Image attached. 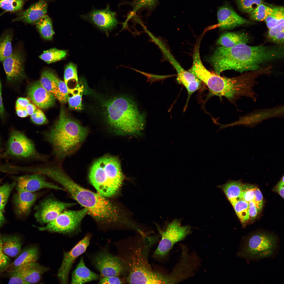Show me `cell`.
Masks as SVG:
<instances>
[{
  "label": "cell",
  "instance_id": "e575fe53",
  "mask_svg": "<svg viewBox=\"0 0 284 284\" xmlns=\"http://www.w3.org/2000/svg\"><path fill=\"white\" fill-rule=\"evenodd\" d=\"M66 50L52 48L45 50L39 57L47 63L55 62L64 58L66 55Z\"/></svg>",
  "mask_w": 284,
  "mask_h": 284
},
{
  "label": "cell",
  "instance_id": "3957f363",
  "mask_svg": "<svg viewBox=\"0 0 284 284\" xmlns=\"http://www.w3.org/2000/svg\"><path fill=\"white\" fill-rule=\"evenodd\" d=\"M283 47L240 44L231 48L220 46L210 59L215 73L227 70L242 73L263 69L267 63L283 57Z\"/></svg>",
  "mask_w": 284,
  "mask_h": 284
},
{
  "label": "cell",
  "instance_id": "816d5d0a",
  "mask_svg": "<svg viewBox=\"0 0 284 284\" xmlns=\"http://www.w3.org/2000/svg\"><path fill=\"white\" fill-rule=\"evenodd\" d=\"M9 273L11 277L9 284H29L18 275L12 272Z\"/></svg>",
  "mask_w": 284,
  "mask_h": 284
},
{
  "label": "cell",
  "instance_id": "bcb514c9",
  "mask_svg": "<svg viewBox=\"0 0 284 284\" xmlns=\"http://www.w3.org/2000/svg\"><path fill=\"white\" fill-rule=\"evenodd\" d=\"M10 259L3 252L1 236L0 235V272L6 269L10 264Z\"/></svg>",
  "mask_w": 284,
  "mask_h": 284
},
{
  "label": "cell",
  "instance_id": "ab89813d",
  "mask_svg": "<svg viewBox=\"0 0 284 284\" xmlns=\"http://www.w3.org/2000/svg\"><path fill=\"white\" fill-rule=\"evenodd\" d=\"M264 0H236L239 8L242 11L249 13L263 4Z\"/></svg>",
  "mask_w": 284,
  "mask_h": 284
},
{
  "label": "cell",
  "instance_id": "1f68e13d",
  "mask_svg": "<svg viewBox=\"0 0 284 284\" xmlns=\"http://www.w3.org/2000/svg\"><path fill=\"white\" fill-rule=\"evenodd\" d=\"M13 36V32L11 29L6 30L0 36V62H2L12 54Z\"/></svg>",
  "mask_w": 284,
  "mask_h": 284
},
{
  "label": "cell",
  "instance_id": "d590c367",
  "mask_svg": "<svg viewBox=\"0 0 284 284\" xmlns=\"http://www.w3.org/2000/svg\"><path fill=\"white\" fill-rule=\"evenodd\" d=\"M64 80L68 89L71 87V82L77 85L78 83L77 65L72 62L69 63L65 67L64 73Z\"/></svg>",
  "mask_w": 284,
  "mask_h": 284
},
{
  "label": "cell",
  "instance_id": "603a6c76",
  "mask_svg": "<svg viewBox=\"0 0 284 284\" xmlns=\"http://www.w3.org/2000/svg\"><path fill=\"white\" fill-rule=\"evenodd\" d=\"M47 9L46 2L40 0L31 5L25 10L18 12L16 17L13 21H20L28 24L35 23L46 15Z\"/></svg>",
  "mask_w": 284,
  "mask_h": 284
},
{
  "label": "cell",
  "instance_id": "7402d4cb",
  "mask_svg": "<svg viewBox=\"0 0 284 284\" xmlns=\"http://www.w3.org/2000/svg\"><path fill=\"white\" fill-rule=\"evenodd\" d=\"M27 93L29 98L36 106L42 109L52 106L56 99L42 86L39 81L31 85Z\"/></svg>",
  "mask_w": 284,
  "mask_h": 284
},
{
  "label": "cell",
  "instance_id": "5b68a950",
  "mask_svg": "<svg viewBox=\"0 0 284 284\" xmlns=\"http://www.w3.org/2000/svg\"><path fill=\"white\" fill-rule=\"evenodd\" d=\"M87 134V129L70 118L61 108L58 119L42 135L51 146L54 160L62 163L76 149Z\"/></svg>",
  "mask_w": 284,
  "mask_h": 284
},
{
  "label": "cell",
  "instance_id": "8992f818",
  "mask_svg": "<svg viewBox=\"0 0 284 284\" xmlns=\"http://www.w3.org/2000/svg\"><path fill=\"white\" fill-rule=\"evenodd\" d=\"M72 197L87 209V214L101 225L118 226L130 230L135 227V222L128 219L117 206L98 193L79 185Z\"/></svg>",
  "mask_w": 284,
  "mask_h": 284
},
{
  "label": "cell",
  "instance_id": "cb8c5ba5",
  "mask_svg": "<svg viewBox=\"0 0 284 284\" xmlns=\"http://www.w3.org/2000/svg\"><path fill=\"white\" fill-rule=\"evenodd\" d=\"M48 268L40 265L36 261L30 262L13 271L16 273L30 283H35L40 280L41 276L48 270Z\"/></svg>",
  "mask_w": 284,
  "mask_h": 284
},
{
  "label": "cell",
  "instance_id": "60d3db41",
  "mask_svg": "<svg viewBox=\"0 0 284 284\" xmlns=\"http://www.w3.org/2000/svg\"><path fill=\"white\" fill-rule=\"evenodd\" d=\"M24 0H0V8L8 11L18 12L22 8Z\"/></svg>",
  "mask_w": 284,
  "mask_h": 284
},
{
  "label": "cell",
  "instance_id": "30bf717a",
  "mask_svg": "<svg viewBox=\"0 0 284 284\" xmlns=\"http://www.w3.org/2000/svg\"><path fill=\"white\" fill-rule=\"evenodd\" d=\"M87 255L92 265L99 272L100 278L117 276L125 278L128 274L127 268L124 262L117 255L112 254L106 249L100 248Z\"/></svg>",
  "mask_w": 284,
  "mask_h": 284
},
{
  "label": "cell",
  "instance_id": "b9f144b4",
  "mask_svg": "<svg viewBox=\"0 0 284 284\" xmlns=\"http://www.w3.org/2000/svg\"><path fill=\"white\" fill-rule=\"evenodd\" d=\"M16 183H6L0 186V210L4 212L10 193Z\"/></svg>",
  "mask_w": 284,
  "mask_h": 284
},
{
  "label": "cell",
  "instance_id": "6da1fadb",
  "mask_svg": "<svg viewBox=\"0 0 284 284\" xmlns=\"http://www.w3.org/2000/svg\"><path fill=\"white\" fill-rule=\"evenodd\" d=\"M104 88L95 90L86 85L84 95L90 99L84 108L92 118L99 119L119 133L139 134L144 128L145 117L136 104L116 89Z\"/></svg>",
  "mask_w": 284,
  "mask_h": 284
},
{
  "label": "cell",
  "instance_id": "9a60e30c",
  "mask_svg": "<svg viewBox=\"0 0 284 284\" xmlns=\"http://www.w3.org/2000/svg\"><path fill=\"white\" fill-rule=\"evenodd\" d=\"M91 237L90 234H87L70 251L64 253L58 274L60 283H68L69 274L73 263L79 256L85 252L90 244Z\"/></svg>",
  "mask_w": 284,
  "mask_h": 284
},
{
  "label": "cell",
  "instance_id": "ac0fdd59",
  "mask_svg": "<svg viewBox=\"0 0 284 284\" xmlns=\"http://www.w3.org/2000/svg\"><path fill=\"white\" fill-rule=\"evenodd\" d=\"M24 62L23 53L17 47L14 48L11 54L2 62L8 82H16L24 78Z\"/></svg>",
  "mask_w": 284,
  "mask_h": 284
},
{
  "label": "cell",
  "instance_id": "680465c9",
  "mask_svg": "<svg viewBox=\"0 0 284 284\" xmlns=\"http://www.w3.org/2000/svg\"><path fill=\"white\" fill-rule=\"evenodd\" d=\"M37 108L35 105L31 103L27 105L26 108L28 115H31L34 112Z\"/></svg>",
  "mask_w": 284,
  "mask_h": 284
},
{
  "label": "cell",
  "instance_id": "db71d44e",
  "mask_svg": "<svg viewBox=\"0 0 284 284\" xmlns=\"http://www.w3.org/2000/svg\"><path fill=\"white\" fill-rule=\"evenodd\" d=\"M284 176L274 189L282 198H284Z\"/></svg>",
  "mask_w": 284,
  "mask_h": 284
},
{
  "label": "cell",
  "instance_id": "8fae6325",
  "mask_svg": "<svg viewBox=\"0 0 284 284\" xmlns=\"http://www.w3.org/2000/svg\"><path fill=\"white\" fill-rule=\"evenodd\" d=\"M157 227L161 239L153 255L157 259L166 257L175 244L183 240L191 232L190 226L182 225L180 221L176 219L169 223L164 231L158 226Z\"/></svg>",
  "mask_w": 284,
  "mask_h": 284
},
{
  "label": "cell",
  "instance_id": "83f0119b",
  "mask_svg": "<svg viewBox=\"0 0 284 284\" xmlns=\"http://www.w3.org/2000/svg\"><path fill=\"white\" fill-rule=\"evenodd\" d=\"M249 40V38L246 34L228 32L220 36L217 39V43L221 46L229 48L240 44H247Z\"/></svg>",
  "mask_w": 284,
  "mask_h": 284
},
{
  "label": "cell",
  "instance_id": "8d00e7d4",
  "mask_svg": "<svg viewBox=\"0 0 284 284\" xmlns=\"http://www.w3.org/2000/svg\"><path fill=\"white\" fill-rule=\"evenodd\" d=\"M273 9V11L267 16L264 21L269 29L277 24L284 22V10L283 7H276Z\"/></svg>",
  "mask_w": 284,
  "mask_h": 284
},
{
  "label": "cell",
  "instance_id": "681fc988",
  "mask_svg": "<svg viewBox=\"0 0 284 284\" xmlns=\"http://www.w3.org/2000/svg\"><path fill=\"white\" fill-rule=\"evenodd\" d=\"M259 212L261 210L263 204V197L259 189L257 187L254 198L253 200Z\"/></svg>",
  "mask_w": 284,
  "mask_h": 284
},
{
  "label": "cell",
  "instance_id": "5bb4252c",
  "mask_svg": "<svg viewBox=\"0 0 284 284\" xmlns=\"http://www.w3.org/2000/svg\"><path fill=\"white\" fill-rule=\"evenodd\" d=\"M75 204L62 202L52 197H48L35 206L34 216L39 223L47 224L55 219L64 210Z\"/></svg>",
  "mask_w": 284,
  "mask_h": 284
},
{
  "label": "cell",
  "instance_id": "ee69618b",
  "mask_svg": "<svg viewBox=\"0 0 284 284\" xmlns=\"http://www.w3.org/2000/svg\"><path fill=\"white\" fill-rule=\"evenodd\" d=\"M58 87V94L56 99L62 103L67 102L68 89L64 81L58 79L57 80Z\"/></svg>",
  "mask_w": 284,
  "mask_h": 284
},
{
  "label": "cell",
  "instance_id": "f6af8a7d",
  "mask_svg": "<svg viewBox=\"0 0 284 284\" xmlns=\"http://www.w3.org/2000/svg\"><path fill=\"white\" fill-rule=\"evenodd\" d=\"M31 116L33 122L37 125L45 124L48 122L47 118L44 113L39 108H37Z\"/></svg>",
  "mask_w": 284,
  "mask_h": 284
},
{
  "label": "cell",
  "instance_id": "c3c4849f",
  "mask_svg": "<svg viewBox=\"0 0 284 284\" xmlns=\"http://www.w3.org/2000/svg\"><path fill=\"white\" fill-rule=\"evenodd\" d=\"M268 29L267 36L270 40L277 34L284 31V22L280 23Z\"/></svg>",
  "mask_w": 284,
  "mask_h": 284
},
{
  "label": "cell",
  "instance_id": "9f6ffc18",
  "mask_svg": "<svg viewBox=\"0 0 284 284\" xmlns=\"http://www.w3.org/2000/svg\"><path fill=\"white\" fill-rule=\"evenodd\" d=\"M16 108L17 114L19 117L24 118L28 115L26 108Z\"/></svg>",
  "mask_w": 284,
  "mask_h": 284
},
{
  "label": "cell",
  "instance_id": "f35d334b",
  "mask_svg": "<svg viewBox=\"0 0 284 284\" xmlns=\"http://www.w3.org/2000/svg\"><path fill=\"white\" fill-rule=\"evenodd\" d=\"M273 11V9L263 4L259 5L256 8L249 13V16L251 19L262 21L265 20L266 17L270 15Z\"/></svg>",
  "mask_w": 284,
  "mask_h": 284
},
{
  "label": "cell",
  "instance_id": "44dd1931",
  "mask_svg": "<svg viewBox=\"0 0 284 284\" xmlns=\"http://www.w3.org/2000/svg\"><path fill=\"white\" fill-rule=\"evenodd\" d=\"M217 17L219 27L223 30H229L241 25L250 23L249 21L241 17L231 7L224 6L219 8Z\"/></svg>",
  "mask_w": 284,
  "mask_h": 284
},
{
  "label": "cell",
  "instance_id": "ba28073f",
  "mask_svg": "<svg viewBox=\"0 0 284 284\" xmlns=\"http://www.w3.org/2000/svg\"><path fill=\"white\" fill-rule=\"evenodd\" d=\"M277 236L265 231H258L244 237L237 255L246 260L255 261L273 257L279 248Z\"/></svg>",
  "mask_w": 284,
  "mask_h": 284
},
{
  "label": "cell",
  "instance_id": "277c9868",
  "mask_svg": "<svg viewBox=\"0 0 284 284\" xmlns=\"http://www.w3.org/2000/svg\"><path fill=\"white\" fill-rule=\"evenodd\" d=\"M199 44L195 47L193 63L189 70L208 88L210 95L220 98H226L236 105V102L241 97H251L253 94L254 83L252 78L246 73L232 78L222 77L208 70L203 64L199 53Z\"/></svg>",
  "mask_w": 284,
  "mask_h": 284
},
{
  "label": "cell",
  "instance_id": "f907efd6",
  "mask_svg": "<svg viewBox=\"0 0 284 284\" xmlns=\"http://www.w3.org/2000/svg\"><path fill=\"white\" fill-rule=\"evenodd\" d=\"M248 204L249 220H251L255 218L258 212L253 201L249 202Z\"/></svg>",
  "mask_w": 284,
  "mask_h": 284
},
{
  "label": "cell",
  "instance_id": "f5cc1de1",
  "mask_svg": "<svg viewBox=\"0 0 284 284\" xmlns=\"http://www.w3.org/2000/svg\"><path fill=\"white\" fill-rule=\"evenodd\" d=\"M30 103V100L27 98L19 97L17 100L16 108H26L27 105Z\"/></svg>",
  "mask_w": 284,
  "mask_h": 284
},
{
  "label": "cell",
  "instance_id": "2e32d148",
  "mask_svg": "<svg viewBox=\"0 0 284 284\" xmlns=\"http://www.w3.org/2000/svg\"><path fill=\"white\" fill-rule=\"evenodd\" d=\"M116 15V13L111 10L109 5L108 4L104 9L93 8L88 13L81 15L80 17L104 31L107 35L109 31L115 27L118 23Z\"/></svg>",
  "mask_w": 284,
  "mask_h": 284
},
{
  "label": "cell",
  "instance_id": "4fadbf2b",
  "mask_svg": "<svg viewBox=\"0 0 284 284\" xmlns=\"http://www.w3.org/2000/svg\"><path fill=\"white\" fill-rule=\"evenodd\" d=\"M181 247L180 261L168 274L169 284L177 283L192 276L200 266V260L196 253H190L185 246Z\"/></svg>",
  "mask_w": 284,
  "mask_h": 284
},
{
  "label": "cell",
  "instance_id": "7dc6e473",
  "mask_svg": "<svg viewBox=\"0 0 284 284\" xmlns=\"http://www.w3.org/2000/svg\"><path fill=\"white\" fill-rule=\"evenodd\" d=\"M99 282L100 284H118L126 283L125 278L117 276L100 278Z\"/></svg>",
  "mask_w": 284,
  "mask_h": 284
},
{
  "label": "cell",
  "instance_id": "52a82bcc",
  "mask_svg": "<svg viewBox=\"0 0 284 284\" xmlns=\"http://www.w3.org/2000/svg\"><path fill=\"white\" fill-rule=\"evenodd\" d=\"M89 178L98 194L105 197L114 196L124 179L119 160L109 155L98 159L90 169Z\"/></svg>",
  "mask_w": 284,
  "mask_h": 284
},
{
  "label": "cell",
  "instance_id": "4dcf8cb0",
  "mask_svg": "<svg viewBox=\"0 0 284 284\" xmlns=\"http://www.w3.org/2000/svg\"><path fill=\"white\" fill-rule=\"evenodd\" d=\"M243 184L240 181H230L220 187L233 206L241 199Z\"/></svg>",
  "mask_w": 284,
  "mask_h": 284
},
{
  "label": "cell",
  "instance_id": "91938a15",
  "mask_svg": "<svg viewBox=\"0 0 284 284\" xmlns=\"http://www.w3.org/2000/svg\"><path fill=\"white\" fill-rule=\"evenodd\" d=\"M5 221V218L3 214V212L0 210V228L4 224Z\"/></svg>",
  "mask_w": 284,
  "mask_h": 284
},
{
  "label": "cell",
  "instance_id": "e0dca14e",
  "mask_svg": "<svg viewBox=\"0 0 284 284\" xmlns=\"http://www.w3.org/2000/svg\"><path fill=\"white\" fill-rule=\"evenodd\" d=\"M45 177L39 173L19 177L17 178V190L35 192L42 189H47L66 191L63 187L47 181Z\"/></svg>",
  "mask_w": 284,
  "mask_h": 284
},
{
  "label": "cell",
  "instance_id": "d6a6232c",
  "mask_svg": "<svg viewBox=\"0 0 284 284\" xmlns=\"http://www.w3.org/2000/svg\"><path fill=\"white\" fill-rule=\"evenodd\" d=\"M57 78L52 72L45 70L42 73L39 81L42 86L56 98L58 94Z\"/></svg>",
  "mask_w": 284,
  "mask_h": 284
},
{
  "label": "cell",
  "instance_id": "f1b7e54d",
  "mask_svg": "<svg viewBox=\"0 0 284 284\" xmlns=\"http://www.w3.org/2000/svg\"><path fill=\"white\" fill-rule=\"evenodd\" d=\"M3 250L7 256L14 257L20 252L22 243L21 238L16 235L1 236Z\"/></svg>",
  "mask_w": 284,
  "mask_h": 284
},
{
  "label": "cell",
  "instance_id": "6f0895ef",
  "mask_svg": "<svg viewBox=\"0 0 284 284\" xmlns=\"http://www.w3.org/2000/svg\"><path fill=\"white\" fill-rule=\"evenodd\" d=\"M5 114V110L4 108L1 94V85L0 79V116L3 118Z\"/></svg>",
  "mask_w": 284,
  "mask_h": 284
},
{
  "label": "cell",
  "instance_id": "f546056e",
  "mask_svg": "<svg viewBox=\"0 0 284 284\" xmlns=\"http://www.w3.org/2000/svg\"><path fill=\"white\" fill-rule=\"evenodd\" d=\"M82 82H78L74 88L68 89L67 102L69 107L73 109L80 110L83 109L82 97L84 90V85Z\"/></svg>",
  "mask_w": 284,
  "mask_h": 284
},
{
  "label": "cell",
  "instance_id": "ffe728a7",
  "mask_svg": "<svg viewBox=\"0 0 284 284\" xmlns=\"http://www.w3.org/2000/svg\"><path fill=\"white\" fill-rule=\"evenodd\" d=\"M169 60L176 71L177 82L183 85L187 91V102L191 95L201 88L202 82L196 75L184 69L173 56L170 58Z\"/></svg>",
  "mask_w": 284,
  "mask_h": 284
},
{
  "label": "cell",
  "instance_id": "7bdbcfd3",
  "mask_svg": "<svg viewBox=\"0 0 284 284\" xmlns=\"http://www.w3.org/2000/svg\"><path fill=\"white\" fill-rule=\"evenodd\" d=\"M257 187L248 184L242 185L241 193V199L248 202L253 201L255 196Z\"/></svg>",
  "mask_w": 284,
  "mask_h": 284
},
{
  "label": "cell",
  "instance_id": "11a10c76",
  "mask_svg": "<svg viewBox=\"0 0 284 284\" xmlns=\"http://www.w3.org/2000/svg\"><path fill=\"white\" fill-rule=\"evenodd\" d=\"M284 31H283L277 34L270 40L277 44H282L284 42Z\"/></svg>",
  "mask_w": 284,
  "mask_h": 284
},
{
  "label": "cell",
  "instance_id": "74e56055",
  "mask_svg": "<svg viewBox=\"0 0 284 284\" xmlns=\"http://www.w3.org/2000/svg\"><path fill=\"white\" fill-rule=\"evenodd\" d=\"M235 212L241 222L246 223L249 220L248 203L241 199L233 206Z\"/></svg>",
  "mask_w": 284,
  "mask_h": 284
},
{
  "label": "cell",
  "instance_id": "836d02e7",
  "mask_svg": "<svg viewBox=\"0 0 284 284\" xmlns=\"http://www.w3.org/2000/svg\"><path fill=\"white\" fill-rule=\"evenodd\" d=\"M36 26L42 37L51 40L54 34L52 22L50 17L45 15L35 23Z\"/></svg>",
  "mask_w": 284,
  "mask_h": 284
},
{
  "label": "cell",
  "instance_id": "d4e9b609",
  "mask_svg": "<svg viewBox=\"0 0 284 284\" xmlns=\"http://www.w3.org/2000/svg\"><path fill=\"white\" fill-rule=\"evenodd\" d=\"M14 198L15 207L17 214L20 215L28 214L38 197L35 192L17 190Z\"/></svg>",
  "mask_w": 284,
  "mask_h": 284
},
{
  "label": "cell",
  "instance_id": "484cf974",
  "mask_svg": "<svg viewBox=\"0 0 284 284\" xmlns=\"http://www.w3.org/2000/svg\"><path fill=\"white\" fill-rule=\"evenodd\" d=\"M100 278V275L92 271L86 266L83 257H82L72 273L71 283L83 284L99 280Z\"/></svg>",
  "mask_w": 284,
  "mask_h": 284
},
{
  "label": "cell",
  "instance_id": "d6986e66",
  "mask_svg": "<svg viewBox=\"0 0 284 284\" xmlns=\"http://www.w3.org/2000/svg\"><path fill=\"white\" fill-rule=\"evenodd\" d=\"M283 107L277 106L267 109L261 110L241 116L237 120L230 124L223 125V128L228 126L243 125L253 127L268 119L282 116Z\"/></svg>",
  "mask_w": 284,
  "mask_h": 284
},
{
  "label": "cell",
  "instance_id": "6125c7cd",
  "mask_svg": "<svg viewBox=\"0 0 284 284\" xmlns=\"http://www.w3.org/2000/svg\"><path fill=\"white\" fill-rule=\"evenodd\" d=\"M24 0V1H25L27 0Z\"/></svg>",
  "mask_w": 284,
  "mask_h": 284
},
{
  "label": "cell",
  "instance_id": "4316f807",
  "mask_svg": "<svg viewBox=\"0 0 284 284\" xmlns=\"http://www.w3.org/2000/svg\"><path fill=\"white\" fill-rule=\"evenodd\" d=\"M38 257L37 248L35 247H31L26 248L21 253L18 257L7 268L9 272L15 270L30 262L37 261Z\"/></svg>",
  "mask_w": 284,
  "mask_h": 284
},
{
  "label": "cell",
  "instance_id": "7c38bea8",
  "mask_svg": "<svg viewBox=\"0 0 284 284\" xmlns=\"http://www.w3.org/2000/svg\"><path fill=\"white\" fill-rule=\"evenodd\" d=\"M87 214V210L84 208L78 210L66 209L46 226H33L40 231H47L63 234H73L78 230L82 220Z\"/></svg>",
  "mask_w": 284,
  "mask_h": 284
},
{
  "label": "cell",
  "instance_id": "7a4b0ae2",
  "mask_svg": "<svg viewBox=\"0 0 284 284\" xmlns=\"http://www.w3.org/2000/svg\"><path fill=\"white\" fill-rule=\"evenodd\" d=\"M136 234L111 243L117 255L126 265L128 273L126 283L131 284H166V275L152 269L148 260L150 247L157 240L155 236L136 232Z\"/></svg>",
  "mask_w": 284,
  "mask_h": 284
},
{
  "label": "cell",
  "instance_id": "9c48e42d",
  "mask_svg": "<svg viewBox=\"0 0 284 284\" xmlns=\"http://www.w3.org/2000/svg\"><path fill=\"white\" fill-rule=\"evenodd\" d=\"M4 156L47 162L49 156L39 153L33 142L23 132L14 130L11 132Z\"/></svg>",
  "mask_w": 284,
  "mask_h": 284
},
{
  "label": "cell",
  "instance_id": "94428289",
  "mask_svg": "<svg viewBox=\"0 0 284 284\" xmlns=\"http://www.w3.org/2000/svg\"><path fill=\"white\" fill-rule=\"evenodd\" d=\"M0 145H1V143H0Z\"/></svg>",
  "mask_w": 284,
  "mask_h": 284
}]
</instances>
